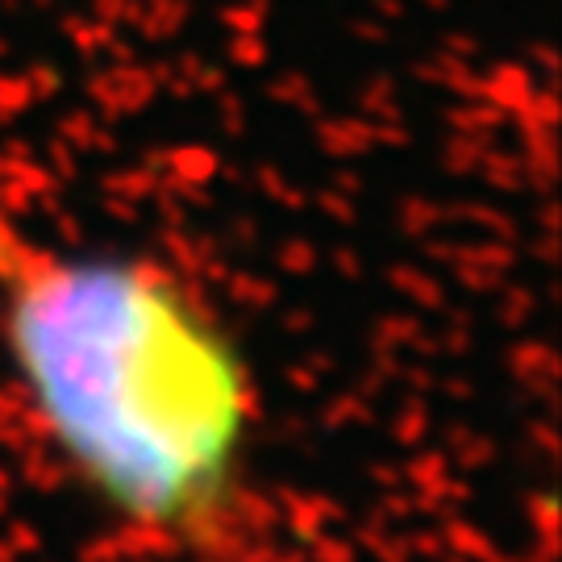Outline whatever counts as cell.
I'll return each mask as SVG.
<instances>
[{
    "mask_svg": "<svg viewBox=\"0 0 562 562\" xmlns=\"http://www.w3.org/2000/svg\"><path fill=\"white\" fill-rule=\"evenodd\" d=\"M0 338L38 425L125 525L217 554L242 513L250 375L171 271L0 221Z\"/></svg>",
    "mask_w": 562,
    "mask_h": 562,
    "instance_id": "1",
    "label": "cell"
}]
</instances>
